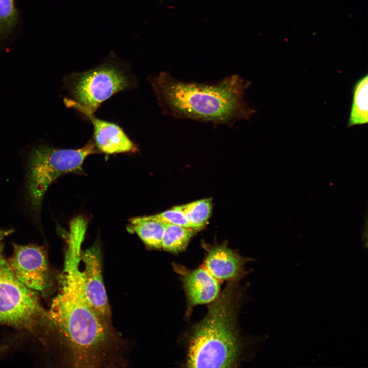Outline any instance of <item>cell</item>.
I'll use <instances>...</instances> for the list:
<instances>
[{"label":"cell","instance_id":"cell-1","mask_svg":"<svg viewBox=\"0 0 368 368\" xmlns=\"http://www.w3.org/2000/svg\"><path fill=\"white\" fill-rule=\"evenodd\" d=\"M75 367L124 366L126 347L112 325L102 321L89 306L82 289L79 257L66 254L59 291L49 312Z\"/></svg>","mask_w":368,"mask_h":368},{"label":"cell","instance_id":"cell-2","mask_svg":"<svg viewBox=\"0 0 368 368\" xmlns=\"http://www.w3.org/2000/svg\"><path fill=\"white\" fill-rule=\"evenodd\" d=\"M148 80L164 113L176 119L233 125L256 112L244 98L250 82L236 74L213 83L183 81L165 72Z\"/></svg>","mask_w":368,"mask_h":368},{"label":"cell","instance_id":"cell-3","mask_svg":"<svg viewBox=\"0 0 368 368\" xmlns=\"http://www.w3.org/2000/svg\"><path fill=\"white\" fill-rule=\"evenodd\" d=\"M246 289L240 281H228L209 303L204 317L181 336L184 366L189 367H237L248 357L254 345L242 335L238 317Z\"/></svg>","mask_w":368,"mask_h":368},{"label":"cell","instance_id":"cell-4","mask_svg":"<svg viewBox=\"0 0 368 368\" xmlns=\"http://www.w3.org/2000/svg\"><path fill=\"white\" fill-rule=\"evenodd\" d=\"M63 83L71 96L64 99L65 105L94 113L103 102L132 88L135 82L122 65L108 61L90 70L70 74Z\"/></svg>","mask_w":368,"mask_h":368},{"label":"cell","instance_id":"cell-5","mask_svg":"<svg viewBox=\"0 0 368 368\" xmlns=\"http://www.w3.org/2000/svg\"><path fill=\"white\" fill-rule=\"evenodd\" d=\"M92 139L79 149H59L47 145L34 148L27 166V187L33 210L39 211L49 187L59 176L81 171L85 158L99 153Z\"/></svg>","mask_w":368,"mask_h":368},{"label":"cell","instance_id":"cell-6","mask_svg":"<svg viewBox=\"0 0 368 368\" xmlns=\"http://www.w3.org/2000/svg\"><path fill=\"white\" fill-rule=\"evenodd\" d=\"M47 315L38 293L14 275L0 243V325L29 329Z\"/></svg>","mask_w":368,"mask_h":368},{"label":"cell","instance_id":"cell-7","mask_svg":"<svg viewBox=\"0 0 368 368\" xmlns=\"http://www.w3.org/2000/svg\"><path fill=\"white\" fill-rule=\"evenodd\" d=\"M80 275L85 297L93 311L104 322L112 325L111 312L103 282L101 254L96 247L81 251Z\"/></svg>","mask_w":368,"mask_h":368},{"label":"cell","instance_id":"cell-8","mask_svg":"<svg viewBox=\"0 0 368 368\" xmlns=\"http://www.w3.org/2000/svg\"><path fill=\"white\" fill-rule=\"evenodd\" d=\"M9 263L15 277L28 288L41 291L48 287V260L41 246L14 244L13 255Z\"/></svg>","mask_w":368,"mask_h":368},{"label":"cell","instance_id":"cell-9","mask_svg":"<svg viewBox=\"0 0 368 368\" xmlns=\"http://www.w3.org/2000/svg\"><path fill=\"white\" fill-rule=\"evenodd\" d=\"M172 266L179 276L185 292L187 307L185 316L187 318L194 307L209 304L218 296L220 283L203 266L191 269L177 263H173Z\"/></svg>","mask_w":368,"mask_h":368},{"label":"cell","instance_id":"cell-10","mask_svg":"<svg viewBox=\"0 0 368 368\" xmlns=\"http://www.w3.org/2000/svg\"><path fill=\"white\" fill-rule=\"evenodd\" d=\"M203 267L218 281H240L249 272L245 269L250 259L243 257L225 243L204 245Z\"/></svg>","mask_w":368,"mask_h":368},{"label":"cell","instance_id":"cell-11","mask_svg":"<svg viewBox=\"0 0 368 368\" xmlns=\"http://www.w3.org/2000/svg\"><path fill=\"white\" fill-rule=\"evenodd\" d=\"M91 122L93 141L99 152L106 154L136 153L139 148L118 125L97 118L93 113L79 111Z\"/></svg>","mask_w":368,"mask_h":368},{"label":"cell","instance_id":"cell-12","mask_svg":"<svg viewBox=\"0 0 368 368\" xmlns=\"http://www.w3.org/2000/svg\"><path fill=\"white\" fill-rule=\"evenodd\" d=\"M166 225L153 215L132 218L128 228L148 247L160 249Z\"/></svg>","mask_w":368,"mask_h":368},{"label":"cell","instance_id":"cell-13","mask_svg":"<svg viewBox=\"0 0 368 368\" xmlns=\"http://www.w3.org/2000/svg\"><path fill=\"white\" fill-rule=\"evenodd\" d=\"M368 122V76L366 74L359 79L353 88V97L349 127L363 125Z\"/></svg>","mask_w":368,"mask_h":368},{"label":"cell","instance_id":"cell-14","mask_svg":"<svg viewBox=\"0 0 368 368\" xmlns=\"http://www.w3.org/2000/svg\"><path fill=\"white\" fill-rule=\"evenodd\" d=\"M197 231L193 228L166 223L162 248L173 254L182 252L186 249Z\"/></svg>","mask_w":368,"mask_h":368},{"label":"cell","instance_id":"cell-15","mask_svg":"<svg viewBox=\"0 0 368 368\" xmlns=\"http://www.w3.org/2000/svg\"><path fill=\"white\" fill-rule=\"evenodd\" d=\"M178 206L185 214L192 227L198 231L207 224L212 213L213 204L211 198H205Z\"/></svg>","mask_w":368,"mask_h":368},{"label":"cell","instance_id":"cell-16","mask_svg":"<svg viewBox=\"0 0 368 368\" xmlns=\"http://www.w3.org/2000/svg\"><path fill=\"white\" fill-rule=\"evenodd\" d=\"M14 0H0V37L9 34L17 20Z\"/></svg>","mask_w":368,"mask_h":368},{"label":"cell","instance_id":"cell-17","mask_svg":"<svg viewBox=\"0 0 368 368\" xmlns=\"http://www.w3.org/2000/svg\"><path fill=\"white\" fill-rule=\"evenodd\" d=\"M154 215L166 223L193 228L185 214L178 206Z\"/></svg>","mask_w":368,"mask_h":368},{"label":"cell","instance_id":"cell-18","mask_svg":"<svg viewBox=\"0 0 368 368\" xmlns=\"http://www.w3.org/2000/svg\"><path fill=\"white\" fill-rule=\"evenodd\" d=\"M13 233L12 229H0V243L6 237Z\"/></svg>","mask_w":368,"mask_h":368}]
</instances>
